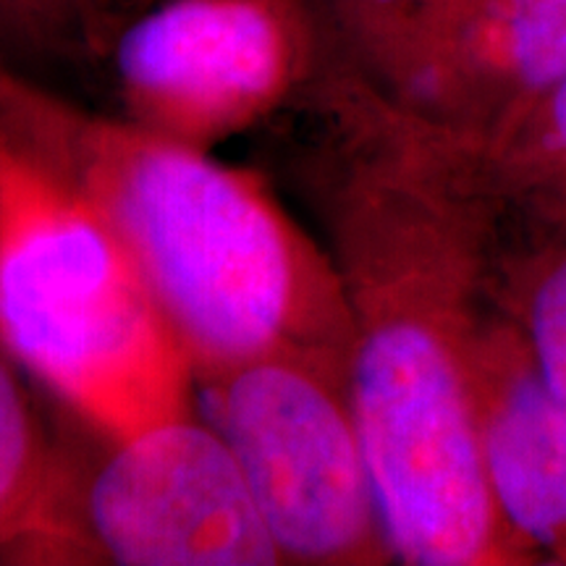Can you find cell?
<instances>
[{"label":"cell","mask_w":566,"mask_h":566,"mask_svg":"<svg viewBox=\"0 0 566 566\" xmlns=\"http://www.w3.org/2000/svg\"><path fill=\"white\" fill-rule=\"evenodd\" d=\"M302 187L352 315L349 399L394 562L535 566L488 488L470 396L512 216L485 145L331 48L296 108Z\"/></svg>","instance_id":"cell-1"},{"label":"cell","mask_w":566,"mask_h":566,"mask_svg":"<svg viewBox=\"0 0 566 566\" xmlns=\"http://www.w3.org/2000/svg\"><path fill=\"white\" fill-rule=\"evenodd\" d=\"M0 116L122 239L197 380L292 352L349 367L334 258L258 174L71 103L3 53Z\"/></svg>","instance_id":"cell-2"},{"label":"cell","mask_w":566,"mask_h":566,"mask_svg":"<svg viewBox=\"0 0 566 566\" xmlns=\"http://www.w3.org/2000/svg\"><path fill=\"white\" fill-rule=\"evenodd\" d=\"M0 344L101 441L195 412L197 375L122 239L3 116Z\"/></svg>","instance_id":"cell-3"},{"label":"cell","mask_w":566,"mask_h":566,"mask_svg":"<svg viewBox=\"0 0 566 566\" xmlns=\"http://www.w3.org/2000/svg\"><path fill=\"white\" fill-rule=\"evenodd\" d=\"M281 564H394L349 399V367L268 354L197 380Z\"/></svg>","instance_id":"cell-4"},{"label":"cell","mask_w":566,"mask_h":566,"mask_svg":"<svg viewBox=\"0 0 566 566\" xmlns=\"http://www.w3.org/2000/svg\"><path fill=\"white\" fill-rule=\"evenodd\" d=\"M331 53L315 0H163L116 38L124 116L212 150L289 113Z\"/></svg>","instance_id":"cell-5"},{"label":"cell","mask_w":566,"mask_h":566,"mask_svg":"<svg viewBox=\"0 0 566 566\" xmlns=\"http://www.w3.org/2000/svg\"><path fill=\"white\" fill-rule=\"evenodd\" d=\"M76 457V522L90 564L275 566L231 446L189 412Z\"/></svg>","instance_id":"cell-6"},{"label":"cell","mask_w":566,"mask_h":566,"mask_svg":"<svg viewBox=\"0 0 566 566\" xmlns=\"http://www.w3.org/2000/svg\"><path fill=\"white\" fill-rule=\"evenodd\" d=\"M470 396L501 520L533 564L566 566V401L543 378L501 286L472 354Z\"/></svg>","instance_id":"cell-7"},{"label":"cell","mask_w":566,"mask_h":566,"mask_svg":"<svg viewBox=\"0 0 566 566\" xmlns=\"http://www.w3.org/2000/svg\"><path fill=\"white\" fill-rule=\"evenodd\" d=\"M564 80L566 0H475L405 103L491 147Z\"/></svg>","instance_id":"cell-8"},{"label":"cell","mask_w":566,"mask_h":566,"mask_svg":"<svg viewBox=\"0 0 566 566\" xmlns=\"http://www.w3.org/2000/svg\"><path fill=\"white\" fill-rule=\"evenodd\" d=\"M0 564H90L76 522V451L48 430L34 384L0 344Z\"/></svg>","instance_id":"cell-9"},{"label":"cell","mask_w":566,"mask_h":566,"mask_svg":"<svg viewBox=\"0 0 566 566\" xmlns=\"http://www.w3.org/2000/svg\"><path fill=\"white\" fill-rule=\"evenodd\" d=\"M475 0H315L334 48L394 97L412 95Z\"/></svg>","instance_id":"cell-10"},{"label":"cell","mask_w":566,"mask_h":566,"mask_svg":"<svg viewBox=\"0 0 566 566\" xmlns=\"http://www.w3.org/2000/svg\"><path fill=\"white\" fill-rule=\"evenodd\" d=\"M485 153L512 221L530 231L566 233V80Z\"/></svg>","instance_id":"cell-11"},{"label":"cell","mask_w":566,"mask_h":566,"mask_svg":"<svg viewBox=\"0 0 566 566\" xmlns=\"http://www.w3.org/2000/svg\"><path fill=\"white\" fill-rule=\"evenodd\" d=\"M501 302L520 323L543 378L566 401V233L530 231L512 221Z\"/></svg>","instance_id":"cell-12"},{"label":"cell","mask_w":566,"mask_h":566,"mask_svg":"<svg viewBox=\"0 0 566 566\" xmlns=\"http://www.w3.org/2000/svg\"><path fill=\"white\" fill-rule=\"evenodd\" d=\"M101 34V0H0V53L19 66L87 53Z\"/></svg>","instance_id":"cell-13"}]
</instances>
